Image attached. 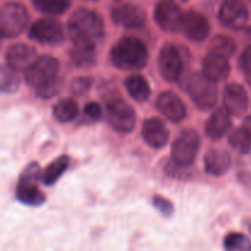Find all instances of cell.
I'll return each mask as SVG.
<instances>
[{
	"label": "cell",
	"mask_w": 251,
	"mask_h": 251,
	"mask_svg": "<svg viewBox=\"0 0 251 251\" xmlns=\"http://www.w3.org/2000/svg\"><path fill=\"white\" fill-rule=\"evenodd\" d=\"M142 137L152 149H162L169 139V131L158 118H150L142 125Z\"/></svg>",
	"instance_id": "obj_17"
},
{
	"label": "cell",
	"mask_w": 251,
	"mask_h": 251,
	"mask_svg": "<svg viewBox=\"0 0 251 251\" xmlns=\"http://www.w3.org/2000/svg\"><path fill=\"white\" fill-rule=\"evenodd\" d=\"M225 248L233 251H249L251 250V242L242 233H230L226 237Z\"/></svg>",
	"instance_id": "obj_30"
},
{
	"label": "cell",
	"mask_w": 251,
	"mask_h": 251,
	"mask_svg": "<svg viewBox=\"0 0 251 251\" xmlns=\"http://www.w3.org/2000/svg\"><path fill=\"white\" fill-rule=\"evenodd\" d=\"M186 91L201 110H210L217 102L218 88L216 81L208 77L205 73H196L189 77Z\"/></svg>",
	"instance_id": "obj_4"
},
{
	"label": "cell",
	"mask_w": 251,
	"mask_h": 251,
	"mask_svg": "<svg viewBox=\"0 0 251 251\" xmlns=\"http://www.w3.org/2000/svg\"><path fill=\"white\" fill-rule=\"evenodd\" d=\"M230 167V156L226 150L211 149L205 156V171L210 176H221Z\"/></svg>",
	"instance_id": "obj_21"
},
{
	"label": "cell",
	"mask_w": 251,
	"mask_h": 251,
	"mask_svg": "<svg viewBox=\"0 0 251 251\" xmlns=\"http://www.w3.org/2000/svg\"><path fill=\"white\" fill-rule=\"evenodd\" d=\"M239 65L243 74H244L245 78H247L248 83H249L251 87V46L248 47V48L243 51L242 56H240Z\"/></svg>",
	"instance_id": "obj_32"
},
{
	"label": "cell",
	"mask_w": 251,
	"mask_h": 251,
	"mask_svg": "<svg viewBox=\"0 0 251 251\" xmlns=\"http://www.w3.org/2000/svg\"><path fill=\"white\" fill-rule=\"evenodd\" d=\"M69 164H70V159L68 156H60L55 158L42 172L41 181L44 185H53L69 168Z\"/></svg>",
	"instance_id": "obj_24"
},
{
	"label": "cell",
	"mask_w": 251,
	"mask_h": 251,
	"mask_svg": "<svg viewBox=\"0 0 251 251\" xmlns=\"http://www.w3.org/2000/svg\"><path fill=\"white\" fill-rule=\"evenodd\" d=\"M203 73L215 81H223L229 76L230 66L228 59L216 53H211L202 61Z\"/></svg>",
	"instance_id": "obj_20"
},
{
	"label": "cell",
	"mask_w": 251,
	"mask_h": 251,
	"mask_svg": "<svg viewBox=\"0 0 251 251\" xmlns=\"http://www.w3.org/2000/svg\"><path fill=\"white\" fill-rule=\"evenodd\" d=\"M243 127H244L245 131L248 132V135H249L250 139H251V115L245 118L244 123H243Z\"/></svg>",
	"instance_id": "obj_35"
},
{
	"label": "cell",
	"mask_w": 251,
	"mask_h": 251,
	"mask_svg": "<svg viewBox=\"0 0 251 251\" xmlns=\"http://www.w3.org/2000/svg\"><path fill=\"white\" fill-rule=\"evenodd\" d=\"M181 1H188V0H181Z\"/></svg>",
	"instance_id": "obj_36"
},
{
	"label": "cell",
	"mask_w": 251,
	"mask_h": 251,
	"mask_svg": "<svg viewBox=\"0 0 251 251\" xmlns=\"http://www.w3.org/2000/svg\"><path fill=\"white\" fill-rule=\"evenodd\" d=\"M78 114V107L76 102L70 98L61 100L54 105L53 115L58 122L69 123L75 119Z\"/></svg>",
	"instance_id": "obj_26"
},
{
	"label": "cell",
	"mask_w": 251,
	"mask_h": 251,
	"mask_svg": "<svg viewBox=\"0 0 251 251\" xmlns=\"http://www.w3.org/2000/svg\"><path fill=\"white\" fill-rule=\"evenodd\" d=\"M185 36L193 42H202L210 33L208 20L198 11H189L184 15L183 27Z\"/></svg>",
	"instance_id": "obj_16"
},
{
	"label": "cell",
	"mask_w": 251,
	"mask_h": 251,
	"mask_svg": "<svg viewBox=\"0 0 251 251\" xmlns=\"http://www.w3.org/2000/svg\"><path fill=\"white\" fill-rule=\"evenodd\" d=\"M68 31L73 43L97 46L104 36V22L97 12L81 7L71 15Z\"/></svg>",
	"instance_id": "obj_2"
},
{
	"label": "cell",
	"mask_w": 251,
	"mask_h": 251,
	"mask_svg": "<svg viewBox=\"0 0 251 251\" xmlns=\"http://www.w3.org/2000/svg\"><path fill=\"white\" fill-rule=\"evenodd\" d=\"M229 145L237 153L248 154L251 151V139L244 127L234 129L229 135Z\"/></svg>",
	"instance_id": "obj_29"
},
{
	"label": "cell",
	"mask_w": 251,
	"mask_h": 251,
	"mask_svg": "<svg viewBox=\"0 0 251 251\" xmlns=\"http://www.w3.org/2000/svg\"><path fill=\"white\" fill-rule=\"evenodd\" d=\"M59 61L49 55L37 58V60L25 71V80L36 91L41 98H51L58 95L63 87L59 76Z\"/></svg>",
	"instance_id": "obj_1"
},
{
	"label": "cell",
	"mask_w": 251,
	"mask_h": 251,
	"mask_svg": "<svg viewBox=\"0 0 251 251\" xmlns=\"http://www.w3.org/2000/svg\"><path fill=\"white\" fill-rule=\"evenodd\" d=\"M218 19L230 29H243L249 21V10L243 0H225L220 7Z\"/></svg>",
	"instance_id": "obj_10"
},
{
	"label": "cell",
	"mask_w": 251,
	"mask_h": 251,
	"mask_svg": "<svg viewBox=\"0 0 251 251\" xmlns=\"http://www.w3.org/2000/svg\"><path fill=\"white\" fill-rule=\"evenodd\" d=\"M158 69L162 77L169 82H174L180 77L183 59L174 44L167 43L162 47L158 55Z\"/></svg>",
	"instance_id": "obj_11"
},
{
	"label": "cell",
	"mask_w": 251,
	"mask_h": 251,
	"mask_svg": "<svg viewBox=\"0 0 251 251\" xmlns=\"http://www.w3.org/2000/svg\"><path fill=\"white\" fill-rule=\"evenodd\" d=\"M21 78L17 70L9 65H0V92L14 93L19 90Z\"/></svg>",
	"instance_id": "obj_25"
},
{
	"label": "cell",
	"mask_w": 251,
	"mask_h": 251,
	"mask_svg": "<svg viewBox=\"0 0 251 251\" xmlns=\"http://www.w3.org/2000/svg\"><path fill=\"white\" fill-rule=\"evenodd\" d=\"M110 16L115 25L125 28H141L146 22V14L144 10L131 2L113 7Z\"/></svg>",
	"instance_id": "obj_13"
},
{
	"label": "cell",
	"mask_w": 251,
	"mask_h": 251,
	"mask_svg": "<svg viewBox=\"0 0 251 251\" xmlns=\"http://www.w3.org/2000/svg\"><path fill=\"white\" fill-rule=\"evenodd\" d=\"M29 38L42 44H58L64 39V29L60 22L51 19H41L29 28Z\"/></svg>",
	"instance_id": "obj_12"
},
{
	"label": "cell",
	"mask_w": 251,
	"mask_h": 251,
	"mask_svg": "<svg viewBox=\"0 0 251 251\" xmlns=\"http://www.w3.org/2000/svg\"><path fill=\"white\" fill-rule=\"evenodd\" d=\"M6 63L17 71H26L37 60V53L34 48L26 44H14L6 51Z\"/></svg>",
	"instance_id": "obj_18"
},
{
	"label": "cell",
	"mask_w": 251,
	"mask_h": 251,
	"mask_svg": "<svg viewBox=\"0 0 251 251\" xmlns=\"http://www.w3.org/2000/svg\"><path fill=\"white\" fill-rule=\"evenodd\" d=\"M153 206L164 216H171L174 211L173 203L167 199L162 198V196H154Z\"/></svg>",
	"instance_id": "obj_33"
},
{
	"label": "cell",
	"mask_w": 251,
	"mask_h": 251,
	"mask_svg": "<svg viewBox=\"0 0 251 251\" xmlns=\"http://www.w3.org/2000/svg\"><path fill=\"white\" fill-rule=\"evenodd\" d=\"M230 113L223 108H218L211 114L205 125V132L211 140H221L230 129Z\"/></svg>",
	"instance_id": "obj_19"
},
{
	"label": "cell",
	"mask_w": 251,
	"mask_h": 251,
	"mask_svg": "<svg viewBox=\"0 0 251 251\" xmlns=\"http://www.w3.org/2000/svg\"><path fill=\"white\" fill-rule=\"evenodd\" d=\"M70 59L74 66L77 69L92 68L97 60V51L95 44L74 43L70 51Z\"/></svg>",
	"instance_id": "obj_22"
},
{
	"label": "cell",
	"mask_w": 251,
	"mask_h": 251,
	"mask_svg": "<svg viewBox=\"0 0 251 251\" xmlns=\"http://www.w3.org/2000/svg\"><path fill=\"white\" fill-rule=\"evenodd\" d=\"M107 117L110 126L119 132L131 131L136 123L135 110L120 98H114L108 102Z\"/></svg>",
	"instance_id": "obj_8"
},
{
	"label": "cell",
	"mask_w": 251,
	"mask_h": 251,
	"mask_svg": "<svg viewBox=\"0 0 251 251\" xmlns=\"http://www.w3.org/2000/svg\"><path fill=\"white\" fill-rule=\"evenodd\" d=\"M28 12L20 2H7L0 9V37L15 38L28 24Z\"/></svg>",
	"instance_id": "obj_6"
},
{
	"label": "cell",
	"mask_w": 251,
	"mask_h": 251,
	"mask_svg": "<svg viewBox=\"0 0 251 251\" xmlns=\"http://www.w3.org/2000/svg\"><path fill=\"white\" fill-rule=\"evenodd\" d=\"M117 1H118V0H117Z\"/></svg>",
	"instance_id": "obj_38"
},
{
	"label": "cell",
	"mask_w": 251,
	"mask_h": 251,
	"mask_svg": "<svg viewBox=\"0 0 251 251\" xmlns=\"http://www.w3.org/2000/svg\"><path fill=\"white\" fill-rule=\"evenodd\" d=\"M235 50H237V44H235V42L230 37L223 36V34L215 37L210 43L211 53H216L227 59L234 55Z\"/></svg>",
	"instance_id": "obj_28"
},
{
	"label": "cell",
	"mask_w": 251,
	"mask_h": 251,
	"mask_svg": "<svg viewBox=\"0 0 251 251\" xmlns=\"http://www.w3.org/2000/svg\"><path fill=\"white\" fill-rule=\"evenodd\" d=\"M91 1H95V0H91Z\"/></svg>",
	"instance_id": "obj_37"
},
{
	"label": "cell",
	"mask_w": 251,
	"mask_h": 251,
	"mask_svg": "<svg viewBox=\"0 0 251 251\" xmlns=\"http://www.w3.org/2000/svg\"><path fill=\"white\" fill-rule=\"evenodd\" d=\"M92 87V80L90 77H77L71 82V91L75 96H83Z\"/></svg>",
	"instance_id": "obj_31"
},
{
	"label": "cell",
	"mask_w": 251,
	"mask_h": 251,
	"mask_svg": "<svg viewBox=\"0 0 251 251\" xmlns=\"http://www.w3.org/2000/svg\"><path fill=\"white\" fill-rule=\"evenodd\" d=\"M223 104L230 115L240 117L245 114L249 105L247 90L239 83H229L223 90Z\"/></svg>",
	"instance_id": "obj_14"
},
{
	"label": "cell",
	"mask_w": 251,
	"mask_h": 251,
	"mask_svg": "<svg viewBox=\"0 0 251 251\" xmlns=\"http://www.w3.org/2000/svg\"><path fill=\"white\" fill-rule=\"evenodd\" d=\"M83 114L86 118L91 120V122H98L102 118V108L98 103L90 102L85 105L83 109Z\"/></svg>",
	"instance_id": "obj_34"
},
{
	"label": "cell",
	"mask_w": 251,
	"mask_h": 251,
	"mask_svg": "<svg viewBox=\"0 0 251 251\" xmlns=\"http://www.w3.org/2000/svg\"><path fill=\"white\" fill-rule=\"evenodd\" d=\"M32 4L42 14L58 16L70 7L71 0H32Z\"/></svg>",
	"instance_id": "obj_27"
},
{
	"label": "cell",
	"mask_w": 251,
	"mask_h": 251,
	"mask_svg": "<svg viewBox=\"0 0 251 251\" xmlns=\"http://www.w3.org/2000/svg\"><path fill=\"white\" fill-rule=\"evenodd\" d=\"M125 87L129 95L139 102L149 100L151 95V87L146 78L142 77L141 75H130L125 80Z\"/></svg>",
	"instance_id": "obj_23"
},
{
	"label": "cell",
	"mask_w": 251,
	"mask_h": 251,
	"mask_svg": "<svg viewBox=\"0 0 251 251\" xmlns=\"http://www.w3.org/2000/svg\"><path fill=\"white\" fill-rule=\"evenodd\" d=\"M200 149V136L193 129H185L178 135L172 146V161L176 167L191 166Z\"/></svg>",
	"instance_id": "obj_7"
},
{
	"label": "cell",
	"mask_w": 251,
	"mask_h": 251,
	"mask_svg": "<svg viewBox=\"0 0 251 251\" xmlns=\"http://www.w3.org/2000/svg\"><path fill=\"white\" fill-rule=\"evenodd\" d=\"M154 21L163 31L176 33L183 27L184 14L173 0H161L154 7Z\"/></svg>",
	"instance_id": "obj_9"
},
{
	"label": "cell",
	"mask_w": 251,
	"mask_h": 251,
	"mask_svg": "<svg viewBox=\"0 0 251 251\" xmlns=\"http://www.w3.org/2000/svg\"><path fill=\"white\" fill-rule=\"evenodd\" d=\"M157 108L168 120L179 123L186 117V107L178 95L172 91L161 93L157 98Z\"/></svg>",
	"instance_id": "obj_15"
},
{
	"label": "cell",
	"mask_w": 251,
	"mask_h": 251,
	"mask_svg": "<svg viewBox=\"0 0 251 251\" xmlns=\"http://www.w3.org/2000/svg\"><path fill=\"white\" fill-rule=\"evenodd\" d=\"M110 60L120 70H141L149 63V50L141 39L124 37L113 47Z\"/></svg>",
	"instance_id": "obj_3"
},
{
	"label": "cell",
	"mask_w": 251,
	"mask_h": 251,
	"mask_svg": "<svg viewBox=\"0 0 251 251\" xmlns=\"http://www.w3.org/2000/svg\"><path fill=\"white\" fill-rule=\"evenodd\" d=\"M42 172L38 163H31L22 172L16 186V199L28 206H39L46 201V196L37 186Z\"/></svg>",
	"instance_id": "obj_5"
}]
</instances>
